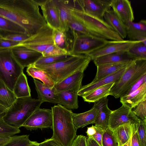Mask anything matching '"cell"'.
<instances>
[{
  "label": "cell",
  "mask_w": 146,
  "mask_h": 146,
  "mask_svg": "<svg viewBox=\"0 0 146 146\" xmlns=\"http://www.w3.org/2000/svg\"><path fill=\"white\" fill-rule=\"evenodd\" d=\"M70 13L97 37L109 40H123L104 21L90 16L72 6L70 9Z\"/></svg>",
  "instance_id": "8992f818"
},
{
  "label": "cell",
  "mask_w": 146,
  "mask_h": 146,
  "mask_svg": "<svg viewBox=\"0 0 146 146\" xmlns=\"http://www.w3.org/2000/svg\"><path fill=\"white\" fill-rule=\"evenodd\" d=\"M133 60L103 64L97 66L96 74L92 81L98 80L115 73L126 67Z\"/></svg>",
  "instance_id": "4316f807"
},
{
  "label": "cell",
  "mask_w": 146,
  "mask_h": 146,
  "mask_svg": "<svg viewBox=\"0 0 146 146\" xmlns=\"http://www.w3.org/2000/svg\"><path fill=\"white\" fill-rule=\"evenodd\" d=\"M53 38L54 42L58 46L62 48L67 44L66 34L60 31L53 29Z\"/></svg>",
  "instance_id": "b9f144b4"
},
{
  "label": "cell",
  "mask_w": 146,
  "mask_h": 146,
  "mask_svg": "<svg viewBox=\"0 0 146 146\" xmlns=\"http://www.w3.org/2000/svg\"><path fill=\"white\" fill-rule=\"evenodd\" d=\"M47 24L53 29L61 31L58 9L54 0H38Z\"/></svg>",
  "instance_id": "9a60e30c"
},
{
  "label": "cell",
  "mask_w": 146,
  "mask_h": 146,
  "mask_svg": "<svg viewBox=\"0 0 146 146\" xmlns=\"http://www.w3.org/2000/svg\"><path fill=\"white\" fill-rule=\"evenodd\" d=\"M112 0H77L73 1L74 7L85 13L101 20L111 9Z\"/></svg>",
  "instance_id": "30bf717a"
},
{
  "label": "cell",
  "mask_w": 146,
  "mask_h": 146,
  "mask_svg": "<svg viewBox=\"0 0 146 146\" xmlns=\"http://www.w3.org/2000/svg\"><path fill=\"white\" fill-rule=\"evenodd\" d=\"M10 137H0V145L7 141Z\"/></svg>",
  "instance_id": "9f6ffc18"
},
{
  "label": "cell",
  "mask_w": 146,
  "mask_h": 146,
  "mask_svg": "<svg viewBox=\"0 0 146 146\" xmlns=\"http://www.w3.org/2000/svg\"><path fill=\"white\" fill-rule=\"evenodd\" d=\"M7 109L0 105V118L2 117Z\"/></svg>",
  "instance_id": "11a10c76"
},
{
  "label": "cell",
  "mask_w": 146,
  "mask_h": 146,
  "mask_svg": "<svg viewBox=\"0 0 146 146\" xmlns=\"http://www.w3.org/2000/svg\"><path fill=\"white\" fill-rule=\"evenodd\" d=\"M42 103L39 99L31 96L17 98L7 109L2 118L8 124L19 128Z\"/></svg>",
  "instance_id": "277c9868"
},
{
  "label": "cell",
  "mask_w": 146,
  "mask_h": 146,
  "mask_svg": "<svg viewBox=\"0 0 146 146\" xmlns=\"http://www.w3.org/2000/svg\"><path fill=\"white\" fill-rule=\"evenodd\" d=\"M96 133L92 137L101 146H102V141L104 130L101 127L94 125Z\"/></svg>",
  "instance_id": "7dc6e473"
},
{
  "label": "cell",
  "mask_w": 146,
  "mask_h": 146,
  "mask_svg": "<svg viewBox=\"0 0 146 146\" xmlns=\"http://www.w3.org/2000/svg\"><path fill=\"white\" fill-rule=\"evenodd\" d=\"M29 135H13L0 146H27L35 142L29 139Z\"/></svg>",
  "instance_id": "e575fe53"
},
{
  "label": "cell",
  "mask_w": 146,
  "mask_h": 146,
  "mask_svg": "<svg viewBox=\"0 0 146 146\" xmlns=\"http://www.w3.org/2000/svg\"><path fill=\"white\" fill-rule=\"evenodd\" d=\"M115 82H111L97 88L83 95L84 101L88 103H94L109 95L110 90Z\"/></svg>",
  "instance_id": "f546056e"
},
{
  "label": "cell",
  "mask_w": 146,
  "mask_h": 146,
  "mask_svg": "<svg viewBox=\"0 0 146 146\" xmlns=\"http://www.w3.org/2000/svg\"><path fill=\"white\" fill-rule=\"evenodd\" d=\"M38 0H0V16L18 25L29 36L47 24Z\"/></svg>",
  "instance_id": "6da1fadb"
},
{
  "label": "cell",
  "mask_w": 146,
  "mask_h": 146,
  "mask_svg": "<svg viewBox=\"0 0 146 146\" xmlns=\"http://www.w3.org/2000/svg\"><path fill=\"white\" fill-rule=\"evenodd\" d=\"M136 107L135 109L133 111L135 114L141 119H146V100L141 102Z\"/></svg>",
  "instance_id": "f6af8a7d"
},
{
  "label": "cell",
  "mask_w": 146,
  "mask_h": 146,
  "mask_svg": "<svg viewBox=\"0 0 146 146\" xmlns=\"http://www.w3.org/2000/svg\"><path fill=\"white\" fill-rule=\"evenodd\" d=\"M38 146H62L55 139L50 138L45 139L43 142L39 143Z\"/></svg>",
  "instance_id": "f907efd6"
},
{
  "label": "cell",
  "mask_w": 146,
  "mask_h": 146,
  "mask_svg": "<svg viewBox=\"0 0 146 146\" xmlns=\"http://www.w3.org/2000/svg\"><path fill=\"white\" fill-rule=\"evenodd\" d=\"M146 119H140L137 131L141 146H146Z\"/></svg>",
  "instance_id": "7bdbcfd3"
},
{
  "label": "cell",
  "mask_w": 146,
  "mask_h": 146,
  "mask_svg": "<svg viewBox=\"0 0 146 146\" xmlns=\"http://www.w3.org/2000/svg\"><path fill=\"white\" fill-rule=\"evenodd\" d=\"M108 99L106 96L94 103L93 106L98 111V115L94 123L95 126L104 129L109 127V122L112 111L108 106Z\"/></svg>",
  "instance_id": "e0dca14e"
},
{
  "label": "cell",
  "mask_w": 146,
  "mask_h": 146,
  "mask_svg": "<svg viewBox=\"0 0 146 146\" xmlns=\"http://www.w3.org/2000/svg\"><path fill=\"white\" fill-rule=\"evenodd\" d=\"M146 74V59L134 60L127 66L119 80L111 88L109 95L115 98L124 96L131 87Z\"/></svg>",
  "instance_id": "5b68a950"
},
{
  "label": "cell",
  "mask_w": 146,
  "mask_h": 146,
  "mask_svg": "<svg viewBox=\"0 0 146 146\" xmlns=\"http://www.w3.org/2000/svg\"><path fill=\"white\" fill-rule=\"evenodd\" d=\"M98 114V110L93 106L90 110L82 113H72V118L76 130L94 123Z\"/></svg>",
  "instance_id": "7402d4cb"
},
{
  "label": "cell",
  "mask_w": 146,
  "mask_h": 146,
  "mask_svg": "<svg viewBox=\"0 0 146 146\" xmlns=\"http://www.w3.org/2000/svg\"><path fill=\"white\" fill-rule=\"evenodd\" d=\"M53 30L47 24L27 39L13 47L23 46L42 53L48 47L54 44Z\"/></svg>",
  "instance_id": "9c48e42d"
},
{
  "label": "cell",
  "mask_w": 146,
  "mask_h": 146,
  "mask_svg": "<svg viewBox=\"0 0 146 146\" xmlns=\"http://www.w3.org/2000/svg\"><path fill=\"white\" fill-rule=\"evenodd\" d=\"M39 144V143L37 142L36 141H35V142L27 146H38Z\"/></svg>",
  "instance_id": "680465c9"
},
{
  "label": "cell",
  "mask_w": 146,
  "mask_h": 146,
  "mask_svg": "<svg viewBox=\"0 0 146 146\" xmlns=\"http://www.w3.org/2000/svg\"><path fill=\"white\" fill-rule=\"evenodd\" d=\"M86 146H101L92 137H86Z\"/></svg>",
  "instance_id": "f5cc1de1"
},
{
  "label": "cell",
  "mask_w": 146,
  "mask_h": 146,
  "mask_svg": "<svg viewBox=\"0 0 146 146\" xmlns=\"http://www.w3.org/2000/svg\"><path fill=\"white\" fill-rule=\"evenodd\" d=\"M127 52L134 60L146 59V45L142 41L137 43L131 47Z\"/></svg>",
  "instance_id": "d590c367"
},
{
  "label": "cell",
  "mask_w": 146,
  "mask_h": 146,
  "mask_svg": "<svg viewBox=\"0 0 146 146\" xmlns=\"http://www.w3.org/2000/svg\"><path fill=\"white\" fill-rule=\"evenodd\" d=\"M145 82H146V74L144 75L136 82L127 91L123 96L131 94L140 88Z\"/></svg>",
  "instance_id": "bcb514c9"
},
{
  "label": "cell",
  "mask_w": 146,
  "mask_h": 146,
  "mask_svg": "<svg viewBox=\"0 0 146 146\" xmlns=\"http://www.w3.org/2000/svg\"><path fill=\"white\" fill-rule=\"evenodd\" d=\"M102 144V146H119L118 141L113 130L109 127L104 130Z\"/></svg>",
  "instance_id": "ab89813d"
},
{
  "label": "cell",
  "mask_w": 146,
  "mask_h": 146,
  "mask_svg": "<svg viewBox=\"0 0 146 146\" xmlns=\"http://www.w3.org/2000/svg\"><path fill=\"white\" fill-rule=\"evenodd\" d=\"M52 113L53 134L52 138L62 146H70L76 136L71 110L58 104L51 107Z\"/></svg>",
  "instance_id": "7a4b0ae2"
},
{
  "label": "cell",
  "mask_w": 146,
  "mask_h": 146,
  "mask_svg": "<svg viewBox=\"0 0 146 146\" xmlns=\"http://www.w3.org/2000/svg\"><path fill=\"white\" fill-rule=\"evenodd\" d=\"M146 100V82L131 94L120 98V102L131 109Z\"/></svg>",
  "instance_id": "484cf974"
},
{
  "label": "cell",
  "mask_w": 146,
  "mask_h": 146,
  "mask_svg": "<svg viewBox=\"0 0 146 146\" xmlns=\"http://www.w3.org/2000/svg\"><path fill=\"white\" fill-rule=\"evenodd\" d=\"M38 99L42 102H48L60 104L57 94L52 88L48 87L35 79H33Z\"/></svg>",
  "instance_id": "44dd1931"
},
{
  "label": "cell",
  "mask_w": 146,
  "mask_h": 146,
  "mask_svg": "<svg viewBox=\"0 0 146 146\" xmlns=\"http://www.w3.org/2000/svg\"><path fill=\"white\" fill-rule=\"evenodd\" d=\"M127 66L113 74L98 80L92 81L87 85L82 86L78 92V95L82 97L84 95L99 87L111 82H116L125 72Z\"/></svg>",
  "instance_id": "ac0fdd59"
},
{
  "label": "cell",
  "mask_w": 146,
  "mask_h": 146,
  "mask_svg": "<svg viewBox=\"0 0 146 146\" xmlns=\"http://www.w3.org/2000/svg\"><path fill=\"white\" fill-rule=\"evenodd\" d=\"M130 146H141L137 130L133 133L131 137Z\"/></svg>",
  "instance_id": "816d5d0a"
},
{
  "label": "cell",
  "mask_w": 146,
  "mask_h": 146,
  "mask_svg": "<svg viewBox=\"0 0 146 146\" xmlns=\"http://www.w3.org/2000/svg\"><path fill=\"white\" fill-rule=\"evenodd\" d=\"M21 131L19 128L8 124L0 118V137H11Z\"/></svg>",
  "instance_id": "74e56055"
},
{
  "label": "cell",
  "mask_w": 146,
  "mask_h": 146,
  "mask_svg": "<svg viewBox=\"0 0 146 146\" xmlns=\"http://www.w3.org/2000/svg\"><path fill=\"white\" fill-rule=\"evenodd\" d=\"M138 126L130 123L124 124L113 130L119 145L125 144L130 139L133 133L137 130Z\"/></svg>",
  "instance_id": "f1b7e54d"
},
{
  "label": "cell",
  "mask_w": 146,
  "mask_h": 146,
  "mask_svg": "<svg viewBox=\"0 0 146 146\" xmlns=\"http://www.w3.org/2000/svg\"><path fill=\"white\" fill-rule=\"evenodd\" d=\"M127 35L131 40L142 41L146 45V21L129 22L126 25Z\"/></svg>",
  "instance_id": "d6986e66"
},
{
  "label": "cell",
  "mask_w": 146,
  "mask_h": 146,
  "mask_svg": "<svg viewBox=\"0 0 146 146\" xmlns=\"http://www.w3.org/2000/svg\"><path fill=\"white\" fill-rule=\"evenodd\" d=\"M111 7L125 25L129 22H133L134 20L133 11L129 1L112 0Z\"/></svg>",
  "instance_id": "2e32d148"
},
{
  "label": "cell",
  "mask_w": 146,
  "mask_h": 146,
  "mask_svg": "<svg viewBox=\"0 0 146 146\" xmlns=\"http://www.w3.org/2000/svg\"><path fill=\"white\" fill-rule=\"evenodd\" d=\"M1 37L0 38V48H9L17 45L19 43L4 39L2 38Z\"/></svg>",
  "instance_id": "681fc988"
},
{
  "label": "cell",
  "mask_w": 146,
  "mask_h": 146,
  "mask_svg": "<svg viewBox=\"0 0 146 146\" xmlns=\"http://www.w3.org/2000/svg\"><path fill=\"white\" fill-rule=\"evenodd\" d=\"M3 36L0 34V38Z\"/></svg>",
  "instance_id": "91938a15"
},
{
  "label": "cell",
  "mask_w": 146,
  "mask_h": 146,
  "mask_svg": "<svg viewBox=\"0 0 146 146\" xmlns=\"http://www.w3.org/2000/svg\"><path fill=\"white\" fill-rule=\"evenodd\" d=\"M105 22L123 39L127 35L126 26L112 9L107 10L104 15Z\"/></svg>",
  "instance_id": "d4e9b609"
},
{
  "label": "cell",
  "mask_w": 146,
  "mask_h": 146,
  "mask_svg": "<svg viewBox=\"0 0 146 146\" xmlns=\"http://www.w3.org/2000/svg\"><path fill=\"white\" fill-rule=\"evenodd\" d=\"M70 146H86V137L82 135H77Z\"/></svg>",
  "instance_id": "c3c4849f"
},
{
  "label": "cell",
  "mask_w": 146,
  "mask_h": 146,
  "mask_svg": "<svg viewBox=\"0 0 146 146\" xmlns=\"http://www.w3.org/2000/svg\"><path fill=\"white\" fill-rule=\"evenodd\" d=\"M26 72L29 76L34 79L40 80L48 87L52 88L55 83L44 71L36 68L33 65L28 67Z\"/></svg>",
  "instance_id": "1f68e13d"
},
{
  "label": "cell",
  "mask_w": 146,
  "mask_h": 146,
  "mask_svg": "<svg viewBox=\"0 0 146 146\" xmlns=\"http://www.w3.org/2000/svg\"><path fill=\"white\" fill-rule=\"evenodd\" d=\"M52 121L51 110L39 108L30 116L22 127L30 131L47 128L52 129Z\"/></svg>",
  "instance_id": "8fae6325"
},
{
  "label": "cell",
  "mask_w": 146,
  "mask_h": 146,
  "mask_svg": "<svg viewBox=\"0 0 146 146\" xmlns=\"http://www.w3.org/2000/svg\"><path fill=\"white\" fill-rule=\"evenodd\" d=\"M29 37L26 34L15 33L3 36L1 38L5 40L20 42L25 40Z\"/></svg>",
  "instance_id": "ee69618b"
},
{
  "label": "cell",
  "mask_w": 146,
  "mask_h": 146,
  "mask_svg": "<svg viewBox=\"0 0 146 146\" xmlns=\"http://www.w3.org/2000/svg\"><path fill=\"white\" fill-rule=\"evenodd\" d=\"M71 55L69 54H66L42 56L33 65H45L54 64L62 61L69 57Z\"/></svg>",
  "instance_id": "f35d334b"
},
{
  "label": "cell",
  "mask_w": 146,
  "mask_h": 146,
  "mask_svg": "<svg viewBox=\"0 0 146 146\" xmlns=\"http://www.w3.org/2000/svg\"><path fill=\"white\" fill-rule=\"evenodd\" d=\"M130 143H131V138L128 141V142L127 143H126L125 144L123 145H119V146H130Z\"/></svg>",
  "instance_id": "6f0895ef"
},
{
  "label": "cell",
  "mask_w": 146,
  "mask_h": 146,
  "mask_svg": "<svg viewBox=\"0 0 146 146\" xmlns=\"http://www.w3.org/2000/svg\"><path fill=\"white\" fill-rule=\"evenodd\" d=\"M141 41L124 40H108L104 45L88 54L92 60L108 54L121 51H127L135 44Z\"/></svg>",
  "instance_id": "4fadbf2b"
},
{
  "label": "cell",
  "mask_w": 146,
  "mask_h": 146,
  "mask_svg": "<svg viewBox=\"0 0 146 146\" xmlns=\"http://www.w3.org/2000/svg\"><path fill=\"white\" fill-rule=\"evenodd\" d=\"M69 54L68 51L65 48L58 46L54 44L48 47L42 53L43 56L60 55Z\"/></svg>",
  "instance_id": "60d3db41"
},
{
  "label": "cell",
  "mask_w": 146,
  "mask_h": 146,
  "mask_svg": "<svg viewBox=\"0 0 146 146\" xmlns=\"http://www.w3.org/2000/svg\"><path fill=\"white\" fill-rule=\"evenodd\" d=\"M84 71L77 72L61 81L55 83L53 88L56 93L71 89L82 84Z\"/></svg>",
  "instance_id": "cb8c5ba5"
},
{
  "label": "cell",
  "mask_w": 146,
  "mask_h": 146,
  "mask_svg": "<svg viewBox=\"0 0 146 146\" xmlns=\"http://www.w3.org/2000/svg\"><path fill=\"white\" fill-rule=\"evenodd\" d=\"M86 133L88 137H92L96 133V130L94 125L88 127Z\"/></svg>",
  "instance_id": "db71d44e"
},
{
  "label": "cell",
  "mask_w": 146,
  "mask_h": 146,
  "mask_svg": "<svg viewBox=\"0 0 146 146\" xmlns=\"http://www.w3.org/2000/svg\"><path fill=\"white\" fill-rule=\"evenodd\" d=\"M69 30L80 34L97 37L82 23L71 15L69 23Z\"/></svg>",
  "instance_id": "8d00e7d4"
},
{
  "label": "cell",
  "mask_w": 146,
  "mask_h": 146,
  "mask_svg": "<svg viewBox=\"0 0 146 146\" xmlns=\"http://www.w3.org/2000/svg\"><path fill=\"white\" fill-rule=\"evenodd\" d=\"M134 60L128 54L127 51H121L103 55L94 59L95 65L114 63Z\"/></svg>",
  "instance_id": "83f0119b"
},
{
  "label": "cell",
  "mask_w": 146,
  "mask_h": 146,
  "mask_svg": "<svg viewBox=\"0 0 146 146\" xmlns=\"http://www.w3.org/2000/svg\"><path fill=\"white\" fill-rule=\"evenodd\" d=\"M82 86L80 84L71 89L57 94L60 104L69 109H76L78 107V92Z\"/></svg>",
  "instance_id": "ffe728a7"
},
{
  "label": "cell",
  "mask_w": 146,
  "mask_h": 146,
  "mask_svg": "<svg viewBox=\"0 0 146 146\" xmlns=\"http://www.w3.org/2000/svg\"><path fill=\"white\" fill-rule=\"evenodd\" d=\"M13 92L17 98L31 96V90L28 84L27 78L23 72L17 78Z\"/></svg>",
  "instance_id": "4dcf8cb0"
},
{
  "label": "cell",
  "mask_w": 146,
  "mask_h": 146,
  "mask_svg": "<svg viewBox=\"0 0 146 146\" xmlns=\"http://www.w3.org/2000/svg\"><path fill=\"white\" fill-rule=\"evenodd\" d=\"M0 31L10 33L11 34H26L25 30L21 27L1 16H0Z\"/></svg>",
  "instance_id": "836d02e7"
},
{
  "label": "cell",
  "mask_w": 146,
  "mask_h": 146,
  "mask_svg": "<svg viewBox=\"0 0 146 146\" xmlns=\"http://www.w3.org/2000/svg\"><path fill=\"white\" fill-rule=\"evenodd\" d=\"M16 99L13 91L0 79V105L7 109Z\"/></svg>",
  "instance_id": "d6a6232c"
},
{
  "label": "cell",
  "mask_w": 146,
  "mask_h": 146,
  "mask_svg": "<svg viewBox=\"0 0 146 146\" xmlns=\"http://www.w3.org/2000/svg\"><path fill=\"white\" fill-rule=\"evenodd\" d=\"M54 0L58 10L61 31L66 34L69 30V23L71 17L70 9L72 5L69 1Z\"/></svg>",
  "instance_id": "603a6c76"
},
{
  "label": "cell",
  "mask_w": 146,
  "mask_h": 146,
  "mask_svg": "<svg viewBox=\"0 0 146 146\" xmlns=\"http://www.w3.org/2000/svg\"><path fill=\"white\" fill-rule=\"evenodd\" d=\"M71 31L72 44L70 50L68 51L71 55H87L104 45L108 41L102 38Z\"/></svg>",
  "instance_id": "ba28073f"
},
{
  "label": "cell",
  "mask_w": 146,
  "mask_h": 146,
  "mask_svg": "<svg viewBox=\"0 0 146 146\" xmlns=\"http://www.w3.org/2000/svg\"><path fill=\"white\" fill-rule=\"evenodd\" d=\"M23 69L14 57L11 48H0V79L12 91Z\"/></svg>",
  "instance_id": "52a82bcc"
},
{
  "label": "cell",
  "mask_w": 146,
  "mask_h": 146,
  "mask_svg": "<svg viewBox=\"0 0 146 146\" xmlns=\"http://www.w3.org/2000/svg\"><path fill=\"white\" fill-rule=\"evenodd\" d=\"M91 60L90 57L87 55H71L62 61L54 64L45 65H33L44 71L56 83L77 72L84 71Z\"/></svg>",
  "instance_id": "3957f363"
},
{
  "label": "cell",
  "mask_w": 146,
  "mask_h": 146,
  "mask_svg": "<svg viewBox=\"0 0 146 146\" xmlns=\"http://www.w3.org/2000/svg\"><path fill=\"white\" fill-rule=\"evenodd\" d=\"M9 48L15 60L23 69L34 64L42 56V53L23 46H15Z\"/></svg>",
  "instance_id": "5bb4252c"
},
{
  "label": "cell",
  "mask_w": 146,
  "mask_h": 146,
  "mask_svg": "<svg viewBox=\"0 0 146 146\" xmlns=\"http://www.w3.org/2000/svg\"><path fill=\"white\" fill-rule=\"evenodd\" d=\"M140 120L132 109L122 104L118 109L112 111L110 117L109 127L113 130L120 125L128 123L138 126Z\"/></svg>",
  "instance_id": "7c38bea8"
}]
</instances>
